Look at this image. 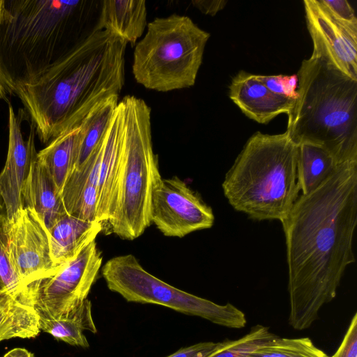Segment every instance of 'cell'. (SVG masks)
Returning <instances> with one entry per match:
<instances>
[{
	"instance_id": "obj_1",
	"label": "cell",
	"mask_w": 357,
	"mask_h": 357,
	"mask_svg": "<svg viewBox=\"0 0 357 357\" xmlns=\"http://www.w3.org/2000/svg\"><path fill=\"white\" fill-rule=\"evenodd\" d=\"M281 223L288 267V322L303 331L335 298L347 267L356 261L357 161L340 164L317 189L301 194Z\"/></svg>"
},
{
	"instance_id": "obj_2",
	"label": "cell",
	"mask_w": 357,
	"mask_h": 357,
	"mask_svg": "<svg viewBox=\"0 0 357 357\" xmlns=\"http://www.w3.org/2000/svg\"><path fill=\"white\" fill-rule=\"evenodd\" d=\"M127 43L97 29L45 75L20 88V99L41 142L78 128L98 104L119 96Z\"/></svg>"
},
{
	"instance_id": "obj_3",
	"label": "cell",
	"mask_w": 357,
	"mask_h": 357,
	"mask_svg": "<svg viewBox=\"0 0 357 357\" xmlns=\"http://www.w3.org/2000/svg\"><path fill=\"white\" fill-rule=\"evenodd\" d=\"M101 1L3 0L0 99L9 102L97 30Z\"/></svg>"
},
{
	"instance_id": "obj_4",
	"label": "cell",
	"mask_w": 357,
	"mask_h": 357,
	"mask_svg": "<svg viewBox=\"0 0 357 357\" xmlns=\"http://www.w3.org/2000/svg\"><path fill=\"white\" fill-rule=\"evenodd\" d=\"M296 75L298 97L287 114L290 139L324 148L339 164L357 161V80L312 54Z\"/></svg>"
},
{
	"instance_id": "obj_5",
	"label": "cell",
	"mask_w": 357,
	"mask_h": 357,
	"mask_svg": "<svg viewBox=\"0 0 357 357\" xmlns=\"http://www.w3.org/2000/svg\"><path fill=\"white\" fill-rule=\"evenodd\" d=\"M297 154L286 131L254 133L222 182L229 204L252 220L282 222L300 195Z\"/></svg>"
},
{
	"instance_id": "obj_6",
	"label": "cell",
	"mask_w": 357,
	"mask_h": 357,
	"mask_svg": "<svg viewBox=\"0 0 357 357\" xmlns=\"http://www.w3.org/2000/svg\"><path fill=\"white\" fill-rule=\"evenodd\" d=\"M120 102L124 114L122 169L116 211L105 231L130 241L151 225V195L162 177L153 149L150 107L134 96Z\"/></svg>"
},
{
	"instance_id": "obj_7",
	"label": "cell",
	"mask_w": 357,
	"mask_h": 357,
	"mask_svg": "<svg viewBox=\"0 0 357 357\" xmlns=\"http://www.w3.org/2000/svg\"><path fill=\"white\" fill-rule=\"evenodd\" d=\"M146 27L133 53L137 82L160 92L192 86L210 33L178 14L156 17Z\"/></svg>"
},
{
	"instance_id": "obj_8",
	"label": "cell",
	"mask_w": 357,
	"mask_h": 357,
	"mask_svg": "<svg viewBox=\"0 0 357 357\" xmlns=\"http://www.w3.org/2000/svg\"><path fill=\"white\" fill-rule=\"evenodd\" d=\"M101 273L107 287L129 302L162 305L229 328L246 325L245 314L232 304L218 305L178 289L149 273L131 254L109 259Z\"/></svg>"
},
{
	"instance_id": "obj_9",
	"label": "cell",
	"mask_w": 357,
	"mask_h": 357,
	"mask_svg": "<svg viewBox=\"0 0 357 357\" xmlns=\"http://www.w3.org/2000/svg\"><path fill=\"white\" fill-rule=\"evenodd\" d=\"M102 263V252L93 241L59 266L53 275L26 287L22 303L33 308L38 315L56 317L67 314L87 299Z\"/></svg>"
},
{
	"instance_id": "obj_10",
	"label": "cell",
	"mask_w": 357,
	"mask_h": 357,
	"mask_svg": "<svg viewBox=\"0 0 357 357\" xmlns=\"http://www.w3.org/2000/svg\"><path fill=\"white\" fill-rule=\"evenodd\" d=\"M150 218L166 236L182 238L214 224L212 208L183 181L162 178L153 188Z\"/></svg>"
},
{
	"instance_id": "obj_11",
	"label": "cell",
	"mask_w": 357,
	"mask_h": 357,
	"mask_svg": "<svg viewBox=\"0 0 357 357\" xmlns=\"http://www.w3.org/2000/svg\"><path fill=\"white\" fill-rule=\"evenodd\" d=\"M7 234L9 258L24 289L58 271L51 257L47 231L31 209L22 207L8 221Z\"/></svg>"
},
{
	"instance_id": "obj_12",
	"label": "cell",
	"mask_w": 357,
	"mask_h": 357,
	"mask_svg": "<svg viewBox=\"0 0 357 357\" xmlns=\"http://www.w3.org/2000/svg\"><path fill=\"white\" fill-rule=\"evenodd\" d=\"M312 54L322 56L357 80V33L337 22L319 0L303 1Z\"/></svg>"
},
{
	"instance_id": "obj_13",
	"label": "cell",
	"mask_w": 357,
	"mask_h": 357,
	"mask_svg": "<svg viewBox=\"0 0 357 357\" xmlns=\"http://www.w3.org/2000/svg\"><path fill=\"white\" fill-rule=\"evenodd\" d=\"M8 103V149L5 166L0 174V195L3 200L8 221L15 218L22 208L21 190L38 152L35 148L36 128L31 122L29 137L24 139L22 129L26 117L20 108L15 114Z\"/></svg>"
},
{
	"instance_id": "obj_14",
	"label": "cell",
	"mask_w": 357,
	"mask_h": 357,
	"mask_svg": "<svg viewBox=\"0 0 357 357\" xmlns=\"http://www.w3.org/2000/svg\"><path fill=\"white\" fill-rule=\"evenodd\" d=\"M124 114L119 101L104 138L97 186L96 220L106 231L116 211L123 153Z\"/></svg>"
},
{
	"instance_id": "obj_15",
	"label": "cell",
	"mask_w": 357,
	"mask_h": 357,
	"mask_svg": "<svg viewBox=\"0 0 357 357\" xmlns=\"http://www.w3.org/2000/svg\"><path fill=\"white\" fill-rule=\"evenodd\" d=\"M229 97L249 119L267 123L281 114H288L296 100L269 91L254 75L240 70L229 86Z\"/></svg>"
},
{
	"instance_id": "obj_16",
	"label": "cell",
	"mask_w": 357,
	"mask_h": 357,
	"mask_svg": "<svg viewBox=\"0 0 357 357\" xmlns=\"http://www.w3.org/2000/svg\"><path fill=\"white\" fill-rule=\"evenodd\" d=\"M22 207L31 209L47 231L66 211L61 194L45 168L36 157L21 190Z\"/></svg>"
},
{
	"instance_id": "obj_17",
	"label": "cell",
	"mask_w": 357,
	"mask_h": 357,
	"mask_svg": "<svg viewBox=\"0 0 357 357\" xmlns=\"http://www.w3.org/2000/svg\"><path fill=\"white\" fill-rule=\"evenodd\" d=\"M103 230L100 222L85 221L68 213L47 231L51 257L59 267L75 257Z\"/></svg>"
},
{
	"instance_id": "obj_18",
	"label": "cell",
	"mask_w": 357,
	"mask_h": 357,
	"mask_svg": "<svg viewBox=\"0 0 357 357\" xmlns=\"http://www.w3.org/2000/svg\"><path fill=\"white\" fill-rule=\"evenodd\" d=\"M146 15L144 0H103L97 29L109 31L134 45L147 26Z\"/></svg>"
},
{
	"instance_id": "obj_19",
	"label": "cell",
	"mask_w": 357,
	"mask_h": 357,
	"mask_svg": "<svg viewBox=\"0 0 357 357\" xmlns=\"http://www.w3.org/2000/svg\"><path fill=\"white\" fill-rule=\"evenodd\" d=\"M40 331L70 345L86 348L89 346L84 331L96 333L91 303L87 298L67 314L56 317L38 315Z\"/></svg>"
},
{
	"instance_id": "obj_20",
	"label": "cell",
	"mask_w": 357,
	"mask_h": 357,
	"mask_svg": "<svg viewBox=\"0 0 357 357\" xmlns=\"http://www.w3.org/2000/svg\"><path fill=\"white\" fill-rule=\"evenodd\" d=\"M340 164L324 148L310 144L298 145L297 176L301 195L317 189L337 169Z\"/></svg>"
},
{
	"instance_id": "obj_21",
	"label": "cell",
	"mask_w": 357,
	"mask_h": 357,
	"mask_svg": "<svg viewBox=\"0 0 357 357\" xmlns=\"http://www.w3.org/2000/svg\"><path fill=\"white\" fill-rule=\"evenodd\" d=\"M79 126L62 134L37 153V159L50 174L61 194L76 160Z\"/></svg>"
},
{
	"instance_id": "obj_22",
	"label": "cell",
	"mask_w": 357,
	"mask_h": 357,
	"mask_svg": "<svg viewBox=\"0 0 357 357\" xmlns=\"http://www.w3.org/2000/svg\"><path fill=\"white\" fill-rule=\"evenodd\" d=\"M113 96L96 105L79 126V135L74 169L80 168L102 142L119 104Z\"/></svg>"
},
{
	"instance_id": "obj_23",
	"label": "cell",
	"mask_w": 357,
	"mask_h": 357,
	"mask_svg": "<svg viewBox=\"0 0 357 357\" xmlns=\"http://www.w3.org/2000/svg\"><path fill=\"white\" fill-rule=\"evenodd\" d=\"M40 331L33 308L16 300L0 303V342L15 337L32 338Z\"/></svg>"
},
{
	"instance_id": "obj_24",
	"label": "cell",
	"mask_w": 357,
	"mask_h": 357,
	"mask_svg": "<svg viewBox=\"0 0 357 357\" xmlns=\"http://www.w3.org/2000/svg\"><path fill=\"white\" fill-rule=\"evenodd\" d=\"M247 357H330L317 347L309 337H276Z\"/></svg>"
},
{
	"instance_id": "obj_25",
	"label": "cell",
	"mask_w": 357,
	"mask_h": 357,
	"mask_svg": "<svg viewBox=\"0 0 357 357\" xmlns=\"http://www.w3.org/2000/svg\"><path fill=\"white\" fill-rule=\"evenodd\" d=\"M276 337L278 336L272 333L268 327L257 325L237 340L218 342L217 348L206 357H247L249 354Z\"/></svg>"
},
{
	"instance_id": "obj_26",
	"label": "cell",
	"mask_w": 357,
	"mask_h": 357,
	"mask_svg": "<svg viewBox=\"0 0 357 357\" xmlns=\"http://www.w3.org/2000/svg\"><path fill=\"white\" fill-rule=\"evenodd\" d=\"M7 218H0V303L10 300L21 303L24 288L12 266L8 248Z\"/></svg>"
},
{
	"instance_id": "obj_27",
	"label": "cell",
	"mask_w": 357,
	"mask_h": 357,
	"mask_svg": "<svg viewBox=\"0 0 357 357\" xmlns=\"http://www.w3.org/2000/svg\"><path fill=\"white\" fill-rule=\"evenodd\" d=\"M68 214L85 221L96 220L97 186L88 183Z\"/></svg>"
},
{
	"instance_id": "obj_28",
	"label": "cell",
	"mask_w": 357,
	"mask_h": 357,
	"mask_svg": "<svg viewBox=\"0 0 357 357\" xmlns=\"http://www.w3.org/2000/svg\"><path fill=\"white\" fill-rule=\"evenodd\" d=\"M257 78L271 92L275 94L296 100L298 79L296 74L291 75H262Z\"/></svg>"
},
{
	"instance_id": "obj_29",
	"label": "cell",
	"mask_w": 357,
	"mask_h": 357,
	"mask_svg": "<svg viewBox=\"0 0 357 357\" xmlns=\"http://www.w3.org/2000/svg\"><path fill=\"white\" fill-rule=\"evenodd\" d=\"M328 13L349 31L357 33V18L347 0H319Z\"/></svg>"
},
{
	"instance_id": "obj_30",
	"label": "cell",
	"mask_w": 357,
	"mask_h": 357,
	"mask_svg": "<svg viewBox=\"0 0 357 357\" xmlns=\"http://www.w3.org/2000/svg\"><path fill=\"white\" fill-rule=\"evenodd\" d=\"M331 357H357V314L351 320L342 341Z\"/></svg>"
},
{
	"instance_id": "obj_31",
	"label": "cell",
	"mask_w": 357,
	"mask_h": 357,
	"mask_svg": "<svg viewBox=\"0 0 357 357\" xmlns=\"http://www.w3.org/2000/svg\"><path fill=\"white\" fill-rule=\"evenodd\" d=\"M218 342H204L183 347L166 357H206L218 347Z\"/></svg>"
},
{
	"instance_id": "obj_32",
	"label": "cell",
	"mask_w": 357,
	"mask_h": 357,
	"mask_svg": "<svg viewBox=\"0 0 357 357\" xmlns=\"http://www.w3.org/2000/svg\"><path fill=\"white\" fill-rule=\"evenodd\" d=\"M192 5L205 15H215L227 3L225 0H192Z\"/></svg>"
},
{
	"instance_id": "obj_33",
	"label": "cell",
	"mask_w": 357,
	"mask_h": 357,
	"mask_svg": "<svg viewBox=\"0 0 357 357\" xmlns=\"http://www.w3.org/2000/svg\"><path fill=\"white\" fill-rule=\"evenodd\" d=\"M3 357H34V355L26 349L15 348L6 354Z\"/></svg>"
},
{
	"instance_id": "obj_34",
	"label": "cell",
	"mask_w": 357,
	"mask_h": 357,
	"mask_svg": "<svg viewBox=\"0 0 357 357\" xmlns=\"http://www.w3.org/2000/svg\"><path fill=\"white\" fill-rule=\"evenodd\" d=\"M3 216H6V211L3 200L0 195V218Z\"/></svg>"
},
{
	"instance_id": "obj_35",
	"label": "cell",
	"mask_w": 357,
	"mask_h": 357,
	"mask_svg": "<svg viewBox=\"0 0 357 357\" xmlns=\"http://www.w3.org/2000/svg\"><path fill=\"white\" fill-rule=\"evenodd\" d=\"M3 0H0V13L3 6Z\"/></svg>"
}]
</instances>
